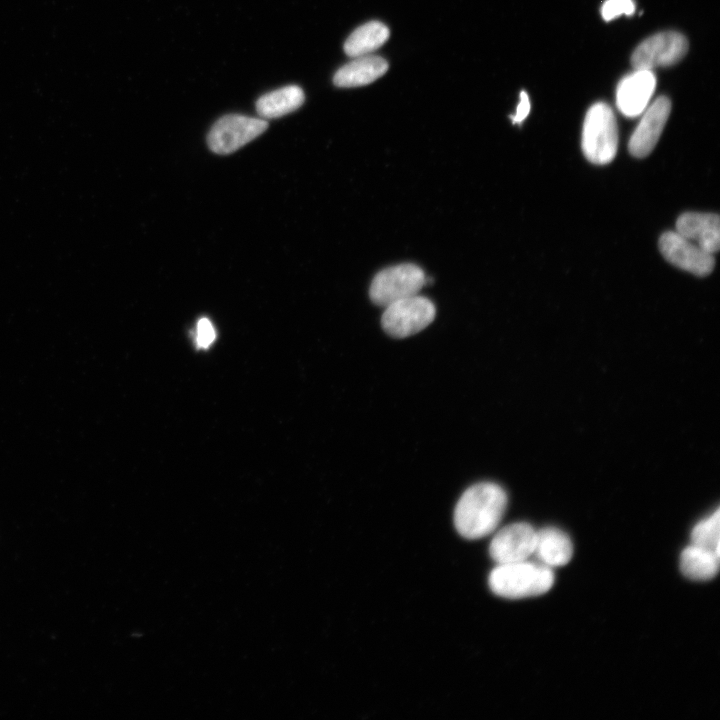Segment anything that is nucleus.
<instances>
[{"mask_svg": "<svg viewBox=\"0 0 720 720\" xmlns=\"http://www.w3.org/2000/svg\"><path fill=\"white\" fill-rule=\"evenodd\" d=\"M507 494L494 482H480L467 488L454 510V525L467 539H479L492 533L500 523L506 507Z\"/></svg>", "mask_w": 720, "mask_h": 720, "instance_id": "1", "label": "nucleus"}, {"mask_svg": "<svg viewBox=\"0 0 720 720\" xmlns=\"http://www.w3.org/2000/svg\"><path fill=\"white\" fill-rule=\"evenodd\" d=\"M550 567L527 560L498 564L489 575V587L497 596L521 599L539 596L553 586Z\"/></svg>", "mask_w": 720, "mask_h": 720, "instance_id": "2", "label": "nucleus"}, {"mask_svg": "<svg viewBox=\"0 0 720 720\" xmlns=\"http://www.w3.org/2000/svg\"><path fill=\"white\" fill-rule=\"evenodd\" d=\"M618 147V132L614 113L610 106L598 102L587 111L582 132V150L592 163L604 165L611 162Z\"/></svg>", "mask_w": 720, "mask_h": 720, "instance_id": "3", "label": "nucleus"}, {"mask_svg": "<svg viewBox=\"0 0 720 720\" xmlns=\"http://www.w3.org/2000/svg\"><path fill=\"white\" fill-rule=\"evenodd\" d=\"M433 302L423 296L406 297L385 306L381 317L383 330L394 338H405L426 328L435 318Z\"/></svg>", "mask_w": 720, "mask_h": 720, "instance_id": "4", "label": "nucleus"}, {"mask_svg": "<svg viewBox=\"0 0 720 720\" xmlns=\"http://www.w3.org/2000/svg\"><path fill=\"white\" fill-rule=\"evenodd\" d=\"M425 284L424 271L415 264L404 263L376 274L369 295L374 304L385 307L397 300L417 295Z\"/></svg>", "mask_w": 720, "mask_h": 720, "instance_id": "5", "label": "nucleus"}, {"mask_svg": "<svg viewBox=\"0 0 720 720\" xmlns=\"http://www.w3.org/2000/svg\"><path fill=\"white\" fill-rule=\"evenodd\" d=\"M268 127L264 119L239 114L221 117L212 126L208 137L209 148L217 154H230L254 140Z\"/></svg>", "mask_w": 720, "mask_h": 720, "instance_id": "6", "label": "nucleus"}, {"mask_svg": "<svg viewBox=\"0 0 720 720\" xmlns=\"http://www.w3.org/2000/svg\"><path fill=\"white\" fill-rule=\"evenodd\" d=\"M688 50V41L676 31L654 34L641 42L632 53L634 69L652 70L680 61Z\"/></svg>", "mask_w": 720, "mask_h": 720, "instance_id": "7", "label": "nucleus"}, {"mask_svg": "<svg viewBox=\"0 0 720 720\" xmlns=\"http://www.w3.org/2000/svg\"><path fill=\"white\" fill-rule=\"evenodd\" d=\"M659 249L668 262L694 275L707 276L714 269L713 254L701 249L676 231H668L661 235Z\"/></svg>", "mask_w": 720, "mask_h": 720, "instance_id": "8", "label": "nucleus"}, {"mask_svg": "<svg viewBox=\"0 0 720 720\" xmlns=\"http://www.w3.org/2000/svg\"><path fill=\"white\" fill-rule=\"evenodd\" d=\"M535 542L536 530L530 524L513 523L495 534L489 554L498 564L524 561L533 555Z\"/></svg>", "mask_w": 720, "mask_h": 720, "instance_id": "9", "label": "nucleus"}, {"mask_svg": "<svg viewBox=\"0 0 720 720\" xmlns=\"http://www.w3.org/2000/svg\"><path fill=\"white\" fill-rule=\"evenodd\" d=\"M670 110L671 102L665 96H660L648 107L630 137L628 149L631 155L644 158L651 153L664 129Z\"/></svg>", "mask_w": 720, "mask_h": 720, "instance_id": "10", "label": "nucleus"}, {"mask_svg": "<svg viewBox=\"0 0 720 720\" xmlns=\"http://www.w3.org/2000/svg\"><path fill=\"white\" fill-rule=\"evenodd\" d=\"M656 77L652 70L635 69L621 80L616 92L617 107L627 117L640 115L654 93Z\"/></svg>", "mask_w": 720, "mask_h": 720, "instance_id": "11", "label": "nucleus"}, {"mask_svg": "<svg viewBox=\"0 0 720 720\" xmlns=\"http://www.w3.org/2000/svg\"><path fill=\"white\" fill-rule=\"evenodd\" d=\"M676 232L708 253L719 250L720 222L717 214L684 213L677 219Z\"/></svg>", "mask_w": 720, "mask_h": 720, "instance_id": "12", "label": "nucleus"}, {"mask_svg": "<svg viewBox=\"0 0 720 720\" xmlns=\"http://www.w3.org/2000/svg\"><path fill=\"white\" fill-rule=\"evenodd\" d=\"M388 70L387 61L374 55H364L338 69L333 77L337 87L350 88L364 86L383 76Z\"/></svg>", "mask_w": 720, "mask_h": 720, "instance_id": "13", "label": "nucleus"}, {"mask_svg": "<svg viewBox=\"0 0 720 720\" xmlns=\"http://www.w3.org/2000/svg\"><path fill=\"white\" fill-rule=\"evenodd\" d=\"M533 554L539 563L552 567L566 565L572 558L573 545L569 536L555 527H546L536 531Z\"/></svg>", "mask_w": 720, "mask_h": 720, "instance_id": "14", "label": "nucleus"}, {"mask_svg": "<svg viewBox=\"0 0 720 720\" xmlns=\"http://www.w3.org/2000/svg\"><path fill=\"white\" fill-rule=\"evenodd\" d=\"M304 99L299 86L289 85L262 95L256 102V110L265 119L278 118L298 109Z\"/></svg>", "mask_w": 720, "mask_h": 720, "instance_id": "15", "label": "nucleus"}, {"mask_svg": "<svg viewBox=\"0 0 720 720\" xmlns=\"http://www.w3.org/2000/svg\"><path fill=\"white\" fill-rule=\"evenodd\" d=\"M719 556L715 551L691 544L681 553L680 569L692 580H709L718 573Z\"/></svg>", "mask_w": 720, "mask_h": 720, "instance_id": "16", "label": "nucleus"}, {"mask_svg": "<svg viewBox=\"0 0 720 720\" xmlns=\"http://www.w3.org/2000/svg\"><path fill=\"white\" fill-rule=\"evenodd\" d=\"M388 27L379 21L367 22L355 29L344 44L348 56L359 57L368 55L381 47L389 38Z\"/></svg>", "mask_w": 720, "mask_h": 720, "instance_id": "17", "label": "nucleus"}, {"mask_svg": "<svg viewBox=\"0 0 720 720\" xmlns=\"http://www.w3.org/2000/svg\"><path fill=\"white\" fill-rule=\"evenodd\" d=\"M719 524L720 511L717 508L712 514L695 525L691 532L692 544L720 554Z\"/></svg>", "mask_w": 720, "mask_h": 720, "instance_id": "18", "label": "nucleus"}, {"mask_svg": "<svg viewBox=\"0 0 720 720\" xmlns=\"http://www.w3.org/2000/svg\"><path fill=\"white\" fill-rule=\"evenodd\" d=\"M635 11L633 0H607L602 6V17L610 21L622 14L632 15Z\"/></svg>", "mask_w": 720, "mask_h": 720, "instance_id": "19", "label": "nucleus"}, {"mask_svg": "<svg viewBox=\"0 0 720 720\" xmlns=\"http://www.w3.org/2000/svg\"><path fill=\"white\" fill-rule=\"evenodd\" d=\"M215 329L207 318H201L197 322L195 339L200 348H208L215 340Z\"/></svg>", "mask_w": 720, "mask_h": 720, "instance_id": "20", "label": "nucleus"}, {"mask_svg": "<svg viewBox=\"0 0 720 720\" xmlns=\"http://www.w3.org/2000/svg\"><path fill=\"white\" fill-rule=\"evenodd\" d=\"M529 112H530L529 96L525 91H522L520 93V101L516 108V113L514 116L510 117L512 120V123L513 124L521 123L528 116Z\"/></svg>", "mask_w": 720, "mask_h": 720, "instance_id": "21", "label": "nucleus"}]
</instances>
